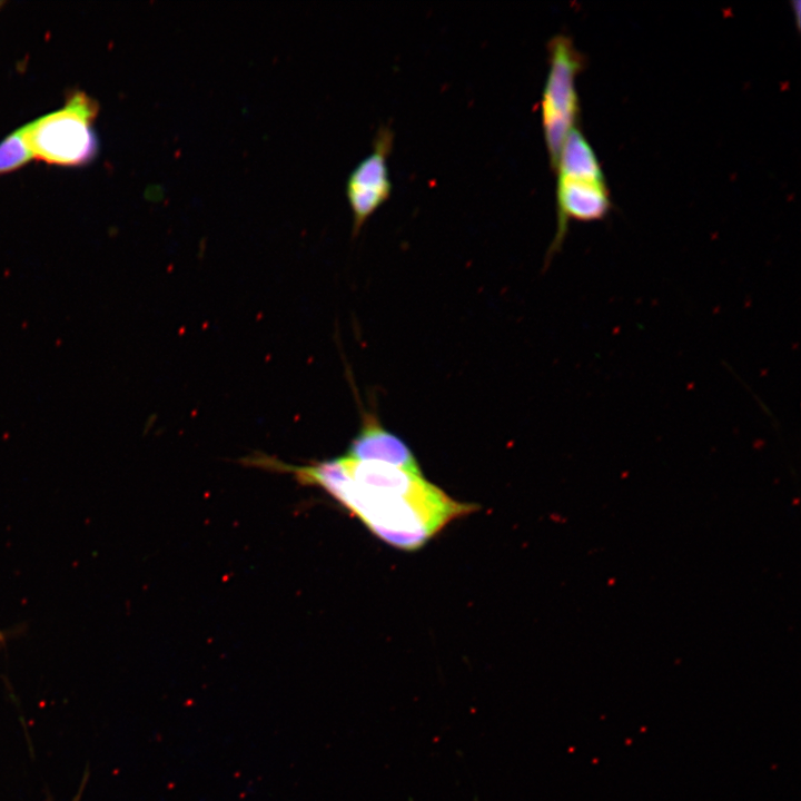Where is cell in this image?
I'll use <instances>...</instances> for the list:
<instances>
[{
    "mask_svg": "<svg viewBox=\"0 0 801 801\" xmlns=\"http://www.w3.org/2000/svg\"><path fill=\"white\" fill-rule=\"evenodd\" d=\"M98 103L82 91H75L63 107L23 126L32 157L51 165L81 166L97 154L93 122Z\"/></svg>",
    "mask_w": 801,
    "mask_h": 801,
    "instance_id": "3957f363",
    "label": "cell"
},
{
    "mask_svg": "<svg viewBox=\"0 0 801 801\" xmlns=\"http://www.w3.org/2000/svg\"><path fill=\"white\" fill-rule=\"evenodd\" d=\"M554 171L557 172V228L547 257L562 247L570 220H602L611 209L606 179L596 154L577 127L564 140Z\"/></svg>",
    "mask_w": 801,
    "mask_h": 801,
    "instance_id": "7a4b0ae2",
    "label": "cell"
},
{
    "mask_svg": "<svg viewBox=\"0 0 801 801\" xmlns=\"http://www.w3.org/2000/svg\"><path fill=\"white\" fill-rule=\"evenodd\" d=\"M32 158L21 127L0 142V175L23 167Z\"/></svg>",
    "mask_w": 801,
    "mask_h": 801,
    "instance_id": "52a82bcc",
    "label": "cell"
},
{
    "mask_svg": "<svg viewBox=\"0 0 801 801\" xmlns=\"http://www.w3.org/2000/svg\"><path fill=\"white\" fill-rule=\"evenodd\" d=\"M393 131L382 126L374 138L370 152L350 171L346 181V197L353 214V234L389 198L392 181L388 156L393 146Z\"/></svg>",
    "mask_w": 801,
    "mask_h": 801,
    "instance_id": "5b68a950",
    "label": "cell"
},
{
    "mask_svg": "<svg viewBox=\"0 0 801 801\" xmlns=\"http://www.w3.org/2000/svg\"><path fill=\"white\" fill-rule=\"evenodd\" d=\"M349 477L334 496L385 543L414 551L475 506L449 497L422 473L345 455Z\"/></svg>",
    "mask_w": 801,
    "mask_h": 801,
    "instance_id": "6da1fadb",
    "label": "cell"
},
{
    "mask_svg": "<svg viewBox=\"0 0 801 801\" xmlns=\"http://www.w3.org/2000/svg\"><path fill=\"white\" fill-rule=\"evenodd\" d=\"M0 640H1V634H0Z\"/></svg>",
    "mask_w": 801,
    "mask_h": 801,
    "instance_id": "9c48e42d",
    "label": "cell"
},
{
    "mask_svg": "<svg viewBox=\"0 0 801 801\" xmlns=\"http://www.w3.org/2000/svg\"><path fill=\"white\" fill-rule=\"evenodd\" d=\"M4 4V1H0V8Z\"/></svg>",
    "mask_w": 801,
    "mask_h": 801,
    "instance_id": "ba28073f",
    "label": "cell"
},
{
    "mask_svg": "<svg viewBox=\"0 0 801 801\" xmlns=\"http://www.w3.org/2000/svg\"><path fill=\"white\" fill-rule=\"evenodd\" d=\"M346 455L356 461L379 462L422 473L407 444L388 432L373 412H363L360 429L352 441Z\"/></svg>",
    "mask_w": 801,
    "mask_h": 801,
    "instance_id": "8992f818",
    "label": "cell"
},
{
    "mask_svg": "<svg viewBox=\"0 0 801 801\" xmlns=\"http://www.w3.org/2000/svg\"><path fill=\"white\" fill-rule=\"evenodd\" d=\"M547 47L548 71L542 93L541 117L544 141L554 170L564 140L577 127L580 100L575 79L584 68L585 58L565 34L554 36Z\"/></svg>",
    "mask_w": 801,
    "mask_h": 801,
    "instance_id": "277c9868",
    "label": "cell"
}]
</instances>
